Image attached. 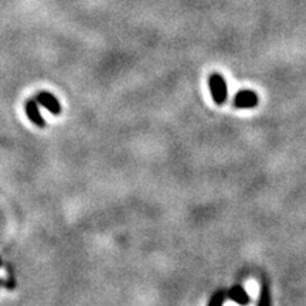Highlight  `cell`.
I'll return each instance as SVG.
<instances>
[{
  "mask_svg": "<svg viewBox=\"0 0 306 306\" xmlns=\"http://www.w3.org/2000/svg\"><path fill=\"white\" fill-rule=\"evenodd\" d=\"M210 92L213 101L216 102L217 105L224 104L227 99V94H228V88H227V82L223 78V75L220 74H213L210 77Z\"/></svg>",
  "mask_w": 306,
  "mask_h": 306,
  "instance_id": "1",
  "label": "cell"
},
{
  "mask_svg": "<svg viewBox=\"0 0 306 306\" xmlns=\"http://www.w3.org/2000/svg\"><path fill=\"white\" fill-rule=\"evenodd\" d=\"M258 105V95L250 91V89H243L235 94L234 96V107L240 109H248L255 108Z\"/></svg>",
  "mask_w": 306,
  "mask_h": 306,
  "instance_id": "2",
  "label": "cell"
},
{
  "mask_svg": "<svg viewBox=\"0 0 306 306\" xmlns=\"http://www.w3.org/2000/svg\"><path fill=\"white\" fill-rule=\"evenodd\" d=\"M228 296H230V299L234 300L238 305L247 306L250 303V295L245 292V289L243 286H232L231 289H230V292H228Z\"/></svg>",
  "mask_w": 306,
  "mask_h": 306,
  "instance_id": "3",
  "label": "cell"
},
{
  "mask_svg": "<svg viewBox=\"0 0 306 306\" xmlns=\"http://www.w3.org/2000/svg\"><path fill=\"white\" fill-rule=\"evenodd\" d=\"M37 101L40 102L41 105H44L46 108L50 109L53 114H60V111H61V107H60V104L58 101L55 99L54 96L51 95V94H47V92H41L40 95L37 96Z\"/></svg>",
  "mask_w": 306,
  "mask_h": 306,
  "instance_id": "4",
  "label": "cell"
},
{
  "mask_svg": "<svg viewBox=\"0 0 306 306\" xmlns=\"http://www.w3.org/2000/svg\"><path fill=\"white\" fill-rule=\"evenodd\" d=\"M26 109H27L28 118H30L34 123H37L39 126H44V119L40 116V112H39V109H37V107H36V104H34L33 101L27 102Z\"/></svg>",
  "mask_w": 306,
  "mask_h": 306,
  "instance_id": "5",
  "label": "cell"
},
{
  "mask_svg": "<svg viewBox=\"0 0 306 306\" xmlns=\"http://www.w3.org/2000/svg\"><path fill=\"white\" fill-rule=\"evenodd\" d=\"M225 295L224 292H217L210 300V305L209 306H223V302H224Z\"/></svg>",
  "mask_w": 306,
  "mask_h": 306,
  "instance_id": "6",
  "label": "cell"
},
{
  "mask_svg": "<svg viewBox=\"0 0 306 306\" xmlns=\"http://www.w3.org/2000/svg\"><path fill=\"white\" fill-rule=\"evenodd\" d=\"M259 306H269V298H268V292H266V289L262 291L261 299H259Z\"/></svg>",
  "mask_w": 306,
  "mask_h": 306,
  "instance_id": "7",
  "label": "cell"
}]
</instances>
